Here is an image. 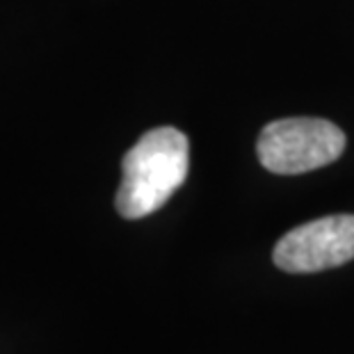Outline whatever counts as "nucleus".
Listing matches in <instances>:
<instances>
[{
    "label": "nucleus",
    "mask_w": 354,
    "mask_h": 354,
    "mask_svg": "<svg viewBox=\"0 0 354 354\" xmlns=\"http://www.w3.org/2000/svg\"><path fill=\"white\" fill-rule=\"evenodd\" d=\"M190 171V142L171 126L153 128L138 140L122 162L117 210L126 220H142L169 201Z\"/></svg>",
    "instance_id": "f257e3e1"
},
{
    "label": "nucleus",
    "mask_w": 354,
    "mask_h": 354,
    "mask_svg": "<svg viewBox=\"0 0 354 354\" xmlns=\"http://www.w3.org/2000/svg\"><path fill=\"white\" fill-rule=\"evenodd\" d=\"M345 149V135L327 119L295 117L268 124L259 135V160L272 174H304L334 162Z\"/></svg>",
    "instance_id": "f03ea898"
},
{
    "label": "nucleus",
    "mask_w": 354,
    "mask_h": 354,
    "mask_svg": "<svg viewBox=\"0 0 354 354\" xmlns=\"http://www.w3.org/2000/svg\"><path fill=\"white\" fill-rule=\"evenodd\" d=\"M354 259V215H329L292 229L274 247L283 272L308 274L338 268Z\"/></svg>",
    "instance_id": "7ed1b4c3"
}]
</instances>
